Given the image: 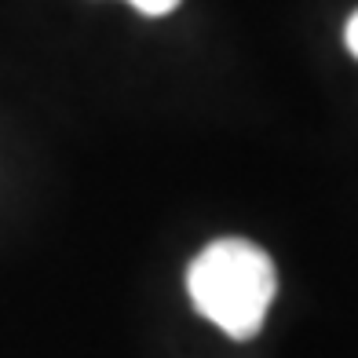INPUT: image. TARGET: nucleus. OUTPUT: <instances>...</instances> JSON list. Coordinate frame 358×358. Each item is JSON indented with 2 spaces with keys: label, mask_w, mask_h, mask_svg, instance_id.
I'll return each instance as SVG.
<instances>
[{
  "label": "nucleus",
  "mask_w": 358,
  "mask_h": 358,
  "mask_svg": "<svg viewBox=\"0 0 358 358\" xmlns=\"http://www.w3.org/2000/svg\"><path fill=\"white\" fill-rule=\"evenodd\" d=\"M187 292L198 315L234 340H249L267 322L278 292L274 259L245 238H220L205 245L187 271Z\"/></svg>",
  "instance_id": "f257e3e1"
},
{
  "label": "nucleus",
  "mask_w": 358,
  "mask_h": 358,
  "mask_svg": "<svg viewBox=\"0 0 358 358\" xmlns=\"http://www.w3.org/2000/svg\"><path fill=\"white\" fill-rule=\"evenodd\" d=\"M132 8L136 11H143V15H169V11H176L179 8V0H132Z\"/></svg>",
  "instance_id": "f03ea898"
},
{
  "label": "nucleus",
  "mask_w": 358,
  "mask_h": 358,
  "mask_svg": "<svg viewBox=\"0 0 358 358\" xmlns=\"http://www.w3.org/2000/svg\"><path fill=\"white\" fill-rule=\"evenodd\" d=\"M344 37H348V48H351V52L358 55V11L351 15V22H348V34H344Z\"/></svg>",
  "instance_id": "7ed1b4c3"
}]
</instances>
